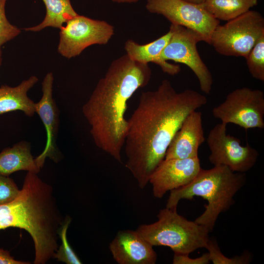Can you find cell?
Returning <instances> with one entry per match:
<instances>
[{"mask_svg":"<svg viewBox=\"0 0 264 264\" xmlns=\"http://www.w3.org/2000/svg\"><path fill=\"white\" fill-rule=\"evenodd\" d=\"M206 97L187 89L177 92L168 80L155 90L142 92L130 118L124 146L126 167L144 189L184 120L205 105Z\"/></svg>","mask_w":264,"mask_h":264,"instance_id":"1","label":"cell"},{"mask_svg":"<svg viewBox=\"0 0 264 264\" xmlns=\"http://www.w3.org/2000/svg\"><path fill=\"white\" fill-rule=\"evenodd\" d=\"M151 73L148 64L133 61L127 54L119 57L111 62L83 106L95 144L119 162L128 129L127 102L148 84Z\"/></svg>","mask_w":264,"mask_h":264,"instance_id":"2","label":"cell"},{"mask_svg":"<svg viewBox=\"0 0 264 264\" xmlns=\"http://www.w3.org/2000/svg\"><path fill=\"white\" fill-rule=\"evenodd\" d=\"M246 180L245 173L233 172L225 166H214L208 170L201 168L189 184L170 191L166 207L177 208L181 199L202 197L208 204L204 205V212L195 221L210 232L219 215L234 204V197Z\"/></svg>","mask_w":264,"mask_h":264,"instance_id":"3","label":"cell"},{"mask_svg":"<svg viewBox=\"0 0 264 264\" xmlns=\"http://www.w3.org/2000/svg\"><path fill=\"white\" fill-rule=\"evenodd\" d=\"M157 218L155 222L140 225L136 230L152 246H168L174 253L187 254L206 246L208 230L179 215L176 208L161 209Z\"/></svg>","mask_w":264,"mask_h":264,"instance_id":"4","label":"cell"},{"mask_svg":"<svg viewBox=\"0 0 264 264\" xmlns=\"http://www.w3.org/2000/svg\"><path fill=\"white\" fill-rule=\"evenodd\" d=\"M264 36V18L258 11L248 10L237 18L219 24L210 44L219 54L245 59L258 40Z\"/></svg>","mask_w":264,"mask_h":264,"instance_id":"5","label":"cell"},{"mask_svg":"<svg viewBox=\"0 0 264 264\" xmlns=\"http://www.w3.org/2000/svg\"><path fill=\"white\" fill-rule=\"evenodd\" d=\"M212 114L226 124L233 123L245 130L264 129V92L246 87L236 89L213 109Z\"/></svg>","mask_w":264,"mask_h":264,"instance_id":"6","label":"cell"},{"mask_svg":"<svg viewBox=\"0 0 264 264\" xmlns=\"http://www.w3.org/2000/svg\"><path fill=\"white\" fill-rule=\"evenodd\" d=\"M169 30L171 36L161 52V58L188 66L197 77L201 90L209 94L213 82L212 75L197 47V44L203 41L202 38L194 30L178 25L171 24Z\"/></svg>","mask_w":264,"mask_h":264,"instance_id":"7","label":"cell"},{"mask_svg":"<svg viewBox=\"0 0 264 264\" xmlns=\"http://www.w3.org/2000/svg\"><path fill=\"white\" fill-rule=\"evenodd\" d=\"M57 50L67 59L79 55L89 46L106 44L114 34V27L106 21L77 15L60 29Z\"/></svg>","mask_w":264,"mask_h":264,"instance_id":"8","label":"cell"},{"mask_svg":"<svg viewBox=\"0 0 264 264\" xmlns=\"http://www.w3.org/2000/svg\"><path fill=\"white\" fill-rule=\"evenodd\" d=\"M226 125L221 122L210 130L206 139L210 151L209 160L214 166H225L233 172L245 173L255 165L259 153L248 144L241 145L239 139L227 134Z\"/></svg>","mask_w":264,"mask_h":264,"instance_id":"9","label":"cell"},{"mask_svg":"<svg viewBox=\"0 0 264 264\" xmlns=\"http://www.w3.org/2000/svg\"><path fill=\"white\" fill-rule=\"evenodd\" d=\"M146 7L151 13L163 15L171 24L194 30L209 44L214 30L220 23L200 4L183 0H147Z\"/></svg>","mask_w":264,"mask_h":264,"instance_id":"10","label":"cell"},{"mask_svg":"<svg viewBox=\"0 0 264 264\" xmlns=\"http://www.w3.org/2000/svg\"><path fill=\"white\" fill-rule=\"evenodd\" d=\"M201 169L198 156L164 159L150 178L154 196L160 198L168 191L187 185L196 177Z\"/></svg>","mask_w":264,"mask_h":264,"instance_id":"11","label":"cell"},{"mask_svg":"<svg viewBox=\"0 0 264 264\" xmlns=\"http://www.w3.org/2000/svg\"><path fill=\"white\" fill-rule=\"evenodd\" d=\"M53 73H47L42 83V97L35 104V112L39 115L44 126L47 137L44 151L35 158L41 169L43 167L46 157L57 162L60 157V153L56 144L60 124V112L53 98Z\"/></svg>","mask_w":264,"mask_h":264,"instance_id":"12","label":"cell"},{"mask_svg":"<svg viewBox=\"0 0 264 264\" xmlns=\"http://www.w3.org/2000/svg\"><path fill=\"white\" fill-rule=\"evenodd\" d=\"M109 249L119 264H154L157 260L153 246L136 230L119 231L110 243Z\"/></svg>","mask_w":264,"mask_h":264,"instance_id":"13","label":"cell"},{"mask_svg":"<svg viewBox=\"0 0 264 264\" xmlns=\"http://www.w3.org/2000/svg\"><path fill=\"white\" fill-rule=\"evenodd\" d=\"M202 113L195 110L184 120L172 140L165 158L185 159L198 156V149L205 141Z\"/></svg>","mask_w":264,"mask_h":264,"instance_id":"14","label":"cell"},{"mask_svg":"<svg viewBox=\"0 0 264 264\" xmlns=\"http://www.w3.org/2000/svg\"><path fill=\"white\" fill-rule=\"evenodd\" d=\"M171 36L170 30L156 40L140 44L132 40H127L124 46L126 54L132 60L142 63H154L168 74L174 75L180 71V66L168 63L161 58V54Z\"/></svg>","mask_w":264,"mask_h":264,"instance_id":"15","label":"cell"},{"mask_svg":"<svg viewBox=\"0 0 264 264\" xmlns=\"http://www.w3.org/2000/svg\"><path fill=\"white\" fill-rule=\"evenodd\" d=\"M38 81L32 76L14 87L7 85L0 87V114L15 110L22 111L32 117L35 113V104L27 96L28 90Z\"/></svg>","mask_w":264,"mask_h":264,"instance_id":"16","label":"cell"},{"mask_svg":"<svg viewBox=\"0 0 264 264\" xmlns=\"http://www.w3.org/2000/svg\"><path fill=\"white\" fill-rule=\"evenodd\" d=\"M22 170L35 174L41 170L31 154L30 143L25 141L5 148L0 153V175L8 176Z\"/></svg>","mask_w":264,"mask_h":264,"instance_id":"17","label":"cell"},{"mask_svg":"<svg viewBox=\"0 0 264 264\" xmlns=\"http://www.w3.org/2000/svg\"><path fill=\"white\" fill-rule=\"evenodd\" d=\"M46 7L44 20L39 24L24 29L38 32L47 27L60 29L68 20L78 15L73 8L70 0H43Z\"/></svg>","mask_w":264,"mask_h":264,"instance_id":"18","label":"cell"},{"mask_svg":"<svg viewBox=\"0 0 264 264\" xmlns=\"http://www.w3.org/2000/svg\"><path fill=\"white\" fill-rule=\"evenodd\" d=\"M258 0H206L201 6L215 19L229 21L256 6Z\"/></svg>","mask_w":264,"mask_h":264,"instance_id":"19","label":"cell"},{"mask_svg":"<svg viewBox=\"0 0 264 264\" xmlns=\"http://www.w3.org/2000/svg\"><path fill=\"white\" fill-rule=\"evenodd\" d=\"M245 59L252 77L264 81V36L258 40Z\"/></svg>","mask_w":264,"mask_h":264,"instance_id":"20","label":"cell"},{"mask_svg":"<svg viewBox=\"0 0 264 264\" xmlns=\"http://www.w3.org/2000/svg\"><path fill=\"white\" fill-rule=\"evenodd\" d=\"M71 220V218L69 216H66L59 232V237L61 240L62 244L58 247L54 258H56L58 261L66 264H82L81 261L71 248L66 238L67 230Z\"/></svg>","mask_w":264,"mask_h":264,"instance_id":"21","label":"cell"},{"mask_svg":"<svg viewBox=\"0 0 264 264\" xmlns=\"http://www.w3.org/2000/svg\"><path fill=\"white\" fill-rule=\"evenodd\" d=\"M205 248L209 251L210 261L214 264H247L250 262V255L247 253L232 258L225 257L214 239H209Z\"/></svg>","mask_w":264,"mask_h":264,"instance_id":"22","label":"cell"},{"mask_svg":"<svg viewBox=\"0 0 264 264\" xmlns=\"http://www.w3.org/2000/svg\"><path fill=\"white\" fill-rule=\"evenodd\" d=\"M7 0H0V49L1 46L13 39L21 33L20 29L8 21L5 11Z\"/></svg>","mask_w":264,"mask_h":264,"instance_id":"23","label":"cell"},{"mask_svg":"<svg viewBox=\"0 0 264 264\" xmlns=\"http://www.w3.org/2000/svg\"><path fill=\"white\" fill-rule=\"evenodd\" d=\"M20 192L21 190L12 178L0 175V205L14 200Z\"/></svg>","mask_w":264,"mask_h":264,"instance_id":"24","label":"cell"},{"mask_svg":"<svg viewBox=\"0 0 264 264\" xmlns=\"http://www.w3.org/2000/svg\"><path fill=\"white\" fill-rule=\"evenodd\" d=\"M189 254L174 253L173 260L174 264H207L210 262L208 253L203 254L200 257L192 259Z\"/></svg>","mask_w":264,"mask_h":264,"instance_id":"25","label":"cell"},{"mask_svg":"<svg viewBox=\"0 0 264 264\" xmlns=\"http://www.w3.org/2000/svg\"><path fill=\"white\" fill-rule=\"evenodd\" d=\"M30 262L16 260L9 251L0 248V264H29Z\"/></svg>","mask_w":264,"mask_h":264,"instance_id":"26","label":"cell"},{"mask_svg":"<svg viewBox=\"0 0 264 264\" xmlns=\"http://www.w3.org/2000/svg\"><path fill=\"white\" fill-rule=\"evenodd\" d=\"M113 2L117 3H131V2H136L138 0H111Z\"/></svg>","mask_w":264,"mask_h":264,"instance_id":"27","label":"cell"},{"mask_svg":"<svg viewBox=\"0 0 264 264\" xmlns=\"http://www.w3.org/2000/svg\"><path fill=\"white\" fill-rule=\"evenodd\" d=\"M188 2L195 3V4H201L204 2L206 0H183Z\"/></svg>","mask_w":264,"mask_h":264,"instance_id":"28","label":"cell"},{"mask_svg":"<svg viewBox=\"0 0 264 264\" xmlns=\"http://www.w3.org/2000/svg\"><path fill=\"white\" fill-rule=\"evenodd\" d=\"M2 51L1 48L0 49V66L1 65V61H2Z\"/></svg>","mask_w":264,"mask_h":264,"instance_id":"29","label":"cell"}]
</instances>
